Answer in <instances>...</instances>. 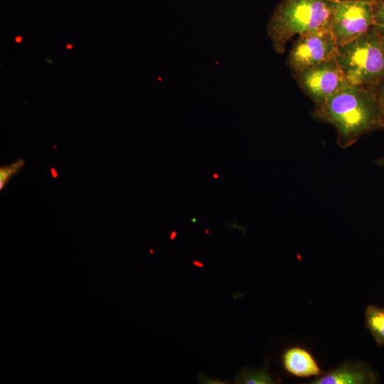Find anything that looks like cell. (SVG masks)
<instances>
[{
    "label": "cell",
    "instance_id": "6da1fadb",
    "mask_svg": "<svg viewBox=\"0 0 384 384\" xmlns=\"http://www.w3.org/2000/svg\"><path fill=\"white\" fill-rule=\"evenodd\" d=\"M313 116L335 128L337 144L343 149L380 129L375 91L351 85L315 107Z\"/></svg>",
    "mask_w": 384,
    "mask_h": 384
},
{
    "label": "cell",
    "instance_id": "3957f363",
    "mask_svg": "<svg viewBox=\"0 0 384 384\" xmlns=\"http://www.w3.org/2000/svg\"><path fill=\"white\" fill-rule=\"evenodd\" d=\"M336 60L350 85L375 91L384 82V31L374 26L338 46Z\"/></svg>",
    "mask_w": 384,
    "mask_h": 384
},
{
    "label": "cell",
    "instance_id": "5bb4252c",
    "mask_svg": "<svg viewBox=\"0 0 384 384\" xmlns=\"http://www.w3.org/2000/svg\"><path fill=\"white\" fill-rule=\"evenodd\" d=\"M23 41V36L21 35H17L14 38V42L17 44L21 43Z\"/></svg>",
    "mask_w": 384,
    "mask_h": 384
},
{
    "label": "cell",
    "instance_id": "e0dca14e",
    "mask_svg": "<svg viewBox=\"0 0 384 384\" xmlns=\"http://www.w3.org/2000/svg\"><path fill=\"white\" fill-rule=\"evenodd\" d=\"M213 177L218 178V174H213Z\"/></svg>",
    "mask_w": 384,
    "mask_h": 384
},
{
    "label": "cell",
    "instance_id": "8fae6325",
    "mask_svg": "<svg viewBox=\"0 0 384 384\" xmlns=\"http://www.w3.org/2000/svg\"><path fill=\"white\" fill-rule=\"evenodd\" d=\"M25 161L20 159L15 163L6 166L1 167L0 170V189L2 190L8 181L24 166Z\"/></svg>",
    "mask_w": 384,
    "mask_h": 384
},
{
    "label": "cell",
    "instance_id": "2e32d148",
    "mask_svg": "<svg viewBox=\"0 0 384 384\" xmlns=\"http://www.w3.org/2000/svg\"><path fill=\"white\" fill-rule=\"evenodd\" d=\"M66 48H67L68 49H71V48H73V46H72L71 44H69V43H68V44L66 45Z\"/></svg>",
    "mask_w": 384,
    "mask_h": 384
},
{
    "label": "cell",
    "instance_id": "52a82bcc",
    "mask_svg": "<svg viewBox=\"0 0 384 384\" xmlns=\"http://www.w3.org/2000/svg\"><path fill=\"white\" fill-rule=\"evenodd\" d=\"M378 381V375L367 363L357 361H347L336 368L324 373L314 378L311 384H373Z\"/></svg>",
    "mask_w": 384,
    "mask_h": 384
},
{
    "label": "cell",
    "instance_id": "9a60e30c",
    "mask_svg": "<svg viewBox=\"0 0 384 384\" xmlns=\"http://www.w3.org/2000/svg\"><path fill=\"white\" fill-rule=\"evenodd\" d=\"M376 163H377V164H378L380 166H383L384 165V157H382V158H380V159H377Z\"/></svg>",
    "mask_w": 384,
    "mask_h": 384
},
{
    "label": "cell",
    "instance_id": "4fadbf2b",
    "mask_svg": "<svg viewBox=\"0 0 384 384\" xmlns=\"http://www.w3.org/2000/svg\"><path fill=\"white\" fill-rule=\"evenodd\" d=\"M380 109V128L384 129V82L375 90Z\"/></svg>",
    "mask_w": 384,
    "mask_h": 384
},
{
    "label": "cell",
    "instance_id": "7c38bea8",
    "mask_svg": "<svg viewBox=\"0 0 384 384\" xmlns=\"http://www.w3.org/2000/svg\"><path fill=\"white\" fill-rule=\"evenodd\" d=\"M374 26L384 31V0H371Z\"/></svg>",
    "mask_w": 384,
    "mask_h": 384
},
{
    "label": "cell",
    "instance_id": "5b68a950",
    "mask_svg": "<svg viewBox=\"0 0 384 384\" xmlns=\"http://www.w3.org/2000/svg\"><path fill=\"white\" fill-rule=\"evenodd\" d=\"M336 45L329 30L297 37L287 58V65L295 75L323 62L336 59Z\"/></svg>",
    "mask_w": 384,
    "mask_h": 384
},
{
    "label": "cell",
    "instance_id": "8992f818",
    "mask_svg": "<svg viewBox=\"0 0 384 384\" xmlns=\"http://www.w3.org/2000/svg\"><path fill=\"white\" fill-rule=\"evenodd\" d=\"M294 77L304 92L314 102L315 107L350 85L336 59L308 68Z\"/></svg>",
    "mask_w": 384,
    "mask_h": 384
},
{
    "label": "cell",
    "instance_id": "9c48e42d",
    "mask_svg": "<svg viewBox=\"0 0 384 384\" xmlns=\"http://www.w3.org/2000/svg\"><path fill=\"white\" fill-rule=\"evenodd\" d=\"M365 326L369 330L375 341L384 346V307L369 305L365 311Z\"/></svg>",
    "mask_w": 384,
    "mask_h": 384
},
{
    "label": "cell",
    "instance_id": "ba28073f",
    "mask_svg": "<svg viewBox=\"0 0 384 384\" xmlns=\"http://www.w3.org/2000/svg\"><path fill=\"white\" fill-rule=\"evenodd\" d=\"M282 363L284 370L295 377H318L323 373L313 355L301 346L285 350L282 356Z\"/></svg>",
    "mask_w": 384,
    "mask_h": 384
},
{
    "label": "cell",
    "instance_id": "7a4b0ae2",
    "mask_svg": "<svg viewBox=\"0 0 384 384\" xmlns=\"http://www.w3.org/2000/svg\"><path fill=\"white\" fill-rule=\"evenodd\" d=\"M337 0H282L274 10L267 31L278 53L294 36L329 30Z\"/></svg>",
    "mask_w": 384,
    "mask_h": 384
},
{
    "label": "cell",
    "instance_id": "30bf717a",
    "mask_svg": "<svg viewBox=\"0 0 384 384\" xmlns=\"http://www.w3.org/2000/svg\"><path fill=\"white\" fill-rule=\"evenodd\" d=\"M236 383L244 384L274 383L266 368L258 370H244L238 375Z\"/></svg>",
    "mask_w": 384,
    "mask_h": 384
},
{
    "label": "cell",
    "instance_id": "277c9868",
    "mask_svg": "<svg viewBox=\"0 0 384 384\" xmlns=\"http://www.w3.org/2000/svg\"><path fill=\"white\" fill-rule=\"evenodd\" d=\"M373 26L371 0H337L329 31L338 47L358 38Z\"/></svg>",
    "mask_w": 384,
    "mask_h": 384
}]
</instances>
